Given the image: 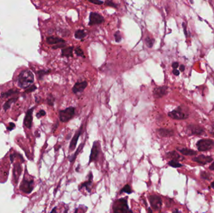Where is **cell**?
Segmentation results:
<instances>
[{
  "label": "cell",
  "mask_w": 214,
  "mask_h": 213,
  "mask_svg": "<svg viewBox=\"0 0 214 213\" xmlns=\"http://www.w3.org/2000/svg\"><path fill=\"white\" fill-rule=\"evenodd\" d=\"M34 82V75L30 70H23L19 73L18 78V86L21 88H27Z\"/></svg>",
  "instance_id": "6da1fadb"
},
{
  "label": "cell",
  "mask_w": 214,
  "mask_h": 213,
  "mask_svg": "<svg viewBox=\"0 0 214 213\" xmlns=\"http://www.w3.org/2000/svg\"><path fill=\"white\" fill-rule=\"evenodd\" d=\"M128 198H121L117 200L113 205V210L114 212H132L129 210L128 205Z\"/></svg>",
  "instance_id": "7a4b0ae2"
},
{
  "label": "cell",
  "mask_w": 214,
  "mask_h": 213,
  "mask_svg": "<svg viewBox=\"0 0 214 213\" xmlns=\"http://www.w3.org/2000/svg\"><path fill=\"white\" fill-rule=\"evenodd\" d=\"M75 114V109L74 107L70 106L65 109L61 110L59 112V117L62 123H66L72 119Z\"/></svg>",
  "instance_id": "3957f363"
},
{
  "label": "cell",
  "mask_w": 214,
  "mask_h": 213,
  "mask_svg": "<svg viewBox=\"0 0 214 213\" xmlns=\"http://www.w3.org/2000/svg\"><path fill=\"white\" fill-rule=\"evenodd\" d=\"M197 147L201 152L209 151L214 147V141L210 139H202L197 142Z\"/></svg>",
  "instance_id": "277c9868"
},
{
  "label": "cell",
  "mask_w": 214,
  "mask_h": 213,
  "mask_svg": "<svg viewBox=\"0 0 214 213\" xmlns=\"http://www.w3.org/2000/svg\"><path fill=\"white\" fill-rule=\"evenodd\" d=\"M168 116L173 120H182L187 119L189 114L184 111L183 108L181 107H178L177 109L168 113Z\"/></svg>",
  "instance_id": "5b68a950"
},
{
  "label": "cell",
  "mask_w": 214,
  "mask_h": 213,
  "mask_svg": "<svg viewBox=\"0 0 214 213\" xmlns=\"http://www.w3.org/2000/svg\"><path fill=\"white\" fill-rule=\"evenodd\" d=\"M46 42L51 45H55L53 46V49H56L63 48L66 46V42L61 38L57 37H48L46 39Z\"/></svg>",
  "instance_id": "8992f818"
},
{
  "label": "cell",
  "mask_w": 214,
  "mask_h": 213,
  "mask_svg": "<svg viewBox=\"0 0 214 213\" xmlns=\"http://www.w3.org/2000/svg\"><path fill=\"white\" fill-rule=\"evenodd\" d=\"M104 18L101 15L97 13L92 12L90 14L89 23L90 26H93L95 25H100L104 22Z\"/></svg>",
  "instance_id": "52a82bcc"
},
{
  "label": "cell",
  "mask_w": 214,
  "mask_h": 213,
  "mask_svg": "<svg viewBox=\"0 0 214 213\" xmlns=\"http://www.w3.org/2000/svg\"><path fill=\"white\" fill-rule=\"evenodd\" d=\"M150 205L155 211L160 210L162 206V200L160 196L157 195H151L149 196Z\"/></svg>",
  "instance_id": "ba28073f"
},
{
  "label": "cell",
  "mask_w": 214,
  "mask_h": 213,
  "mask_svg": "<svg viewBox=\"0 0 214 213\" xmlns=\"http://www.w3.org/2000/svg\"><path fill=\"white\" fill-rule=\"evenodd\" d=\"M100 144H99L98 142L97 141L94 142L92 148V150H91L89 163H90L91 162H93V161H95L98 159L99 153H100Z\"/></svg>",
  "instance_id": "9c48e42d"
},
{
  "label": "cell",
  "mask_w": 214,
  "mask_h": 213,
  "mask_svg": "<svg viewBox=\"0 0 214 213\" xmlns=\"http://www.w3.org/2000/svg\"><path fill=\"white\" fill-rule=\"evenodd\" d=\"M187 132L190 135H202L205 133V130L201 126L190 124L187 126Z\"/></svg>",
  "instance_id": "30bf717a"
},
{
  "label": "cell",
  "mask_w": 214,
  "mask_h": 213,
  "mask_svg": "<svg viewBox=\"0 0 214 213\" xmlns=\"http://www.w3.org/2000/svg\"><path fill=\"white\" fill-rule=\"evenodd\" d=\"M33 180H26L24 179L22 181L20 186L21 190L25 193H30L33 190Z\"/></svg>",
  "instance_id": "8fae6325"
},
{
  "label": "cell",
  "mask_w": 214,
  "mask_h": 213,
  "mask_svg": "<svg viewBox=\"0 0 214 213\" xmlns=\"http://www.w3.org/2000/svg\"><path fill=\"white\" fill-rule=\"evenodd\" d=\"M167 93H168V87L165 86L157 87L153 90L154 96L156 98H161L165 96Z\"/></svg>",
  "instance_id": "7c38bea8"
},
{
  "label": "cell",
  "mask_w": 214,
  "mask_h": 213,
  "mask_svg": "<svg viewBox=\"0 0 214 213\" xmlns=\"http://www.w3.org/2000/svg\"><path fill=\"white\" fill-rule=\"evenodd\" d=\"M82 129H83V124H81V126H80V129H79L78 130V131L76 132V133H75V135L73 137L72 139H71V141L70 142V147H69L70 150L73 151L74 149L75 148H76L77 142L78 141L79 137H80V136L81 135V134Z\"/></svg>",
  "instance_id": "4fadbf2b"
},
{
  "label": "cell",
  "mask_w": 214,
  "mask_h": 213,
  "mask_svg": "<svg viewBox=\"0 0 214 213\" xmlns=\"http://www.w3.org/2000/svg\"><path fill=\"white\" fill-rule=\"evenodd\" d=\"M193 160L195 161V162H197L199 164L205 165V164H207L208 163H211L213 161V158L211 156L201 155H199V156L194 157Z\"/></svg>",
  "instance_id": "5bb4252c"
},
{
  "label": "cell",
  "mask_w": 214,
  "mask_h": 213,
  "mask_svg": "<svg viewBox=\"0 0 214 213\" xmlns=\"http://www.w3.org/2000/svg\"><path fill=\"white\" fill-rule=\"evenodd\" d=\"M34 110V108L29 109L28 111L26 116L24 120V124L27 128L30 129L32 126V121H33V111Z\"/></svg>",
  "instance_id": "9a60e30c"
},
{
  "label": "cell",
  "mask_w": 214,
  "mask_h": 213,
  "mask_svg": "<svg viewBox=\"0 0 214 213\" xmlns=\"http://www.w3.org/2000/svg\"><path fill=\"white\" fill-rule=\"evenodd\" d=\"M87 85H88V83H87V82L85 81L82 82H77L75 83V85L73 87L72 91L75 94L81 93L86 88Z\"/></svg>",
  "instance_id": "2e32d148"
},
{
  "label": "cell",
  "mask_w": 214,
  "mask_h": 213,
  "mask_svg": "<svg viewBox=\"0 0 214 213\" xmlns=\"http://www.w3.org/2000/svg\"><path fill=\"white\" fill-rule=\"evenodd\" d=\"M157 132L161 137H171L174 135V131L172 129L166 128H160L157 130Z\"/></svg>",
  "instance_id": "e0dca14e"
},
{
  "label": "cell",
  "mask_w": 214,
  "mask_h": 213,
  "mask_svg": "<svg viewBox=\"0 0 214 213\" xmlns=\"http://www.w3.org/2000/svg\"><path fill=\"white\" fill-rule=\"evenodd\" d=\"M88 181H85V182L83 183L80 187H79V190H80V189L83 188H86V190L88 191V192H90L91 191V189H90V186L92 185V181H93V174L92 172H90L89 175L88 176Z\"/></svg>",
  "instance_id": "ac0fdd59"
},
{
  "label": "cell",
  "mask_w": 214,
  "mask_h": 213,
  "mask_svg": "<svg viewBox=\"0 0 214 213\" xmlns=\"http://www.w3.org/2000/svg\"><path fill=\"white\" fill-rule=\"evenodd\" d=\"M166 156L168 158L172 159L173 160H175V161H182L184 159V157L181 156L179 154L177 153L176 151H170L166 153Z\"/></svg>",
  "instance_id": "d6986e66"
},
{
  "label": "cell",
  "mask_w": 214,
  "mask_h": 213,
  "mask_svg": "<svg viewBox=\"0 0 214 213\" xmlns=\"http://www.w3.org/2000/svg\"><path fill=\"white\" fill-rule=\"evenodd\" d=\"M177 150L180 153H181L182 155H185V156H194V155H196L197 154V151L193 150V149H188L187 148H177Z\"/></svg>",
  "instance_id": "ffe728a7"
},
{
  "label": "cell",
  "mask_w": 214,
  "mask_h": 213,
  "mask_svg": "<svg viewBox=\"0 0 214 213\" xmlns=\"http://www.w3.org/2000/svg\"><path fill=\"white\" fill-rule=\"evenodd\" d=\"M73 47L70 46L66 48L65 49H63L61 50V56L63 57H72L73 56Z\"/></svg>",
  "instance_id": "44dd1931"
},
{
  "label": "cell",
  "mask_w": 214,
  "mask_h": 213,
  "mask_svg": "<svg viewBox=\"0 0 214 213\" xmlns=\"http://www.w3.org/2000/svg\"><path fill=\"white\" fill-rule=\"evenodd\" d=\"M84 145H85V143H83V144H80V146H79V147L77 148V150L76 151V152L75 153V154H73V155H71L70 157H69V160L70 161V163H73L74 162L75 160L76 159V158H77V156L78 155V153H80V151L83 149V146H84Z\"/></svg>",
  "instance_id": "7402d4cb"
},
{
  "label": "cell",
  "mask_w": 214,
  "mask_h": 213,
  "mask_svg": "<svg viewBox=\"0 0 214 213\" xmlns=\"http://www.w3.org/2000/svg\"><path fill=\"white\" fill-rule=\"evenodd\" d=\"M86 36V33L83 30H78L76 31V32L75 33V37L77 39H81L84 38Z\"/></svg>",
  "instance_id": "603a6c76"
},
{
  "label": "cell",
  "mask_w": 214,
  "mask_h": 213,
  "mask_svg": "<svg viewBox=\"0 0 214 213\" xmlns=\"http://www.w3.org/2000/svg\"><path fill=\"white\" fill-rule=\"evenodd\" d=\"M17 100V98H11V99L9 100L5 104V105H4L3 108H4V109L5 110V111H6L7 109H8L10 108L11 105L14 103V102Z\"/></svg>",
  "instance_id": "cb8c5ba5"
},
{
  "label": "cell",
  "mask_w": 214,
  "mask_h": 213,
  "mask_svg": "<svg viewBox=\"0 0 214 213\" xmlns=\"http://www.w3.org/2000/svg\"><path fill=\"white\" fill-rule=\"evenodd\" d=\"M168 164L169 166H172L173 168H180V167H182L183 166V165L181 164L180 163H179L177 161H175V160H171L168 163Z\"/></svg>",
  "instance_id": "d4e9b609"
},
{
  "label": "cell",
  "mask_w": 214,
  "mask_h": 213,
  "mask_svg": "<svg viewBox=\"0 0 214 213\" xmlns=\"http://www.w3.org/2000/svg\"><path fill=\"white\" fill-rule=\"evenodd\" d=\"M145 43L146 46H147L148 48H152L155 43V39L152 38H150V36H147L145 38Z\"/></svg>",
  "instance_id": "484cf974"
},
{
  "label": "cell",
  "mask_w": 214,
  "mask_h": 213,
  "mask_svg": "<svg viewBox=\"0 0 214 213\" xmlns=\"http://www.w3.org/2000/svg\"><path fill=\"white\" fill-rule=\"evenodd\" d=\"M16 93H18V91H17L13 90V89H11V90L8 91H7V92L3 93L1 94V97L2 98H6L9 97V96H11V95H13V94H16Z\"/></svg>",
  "instance_id": "4316f807"
},
{
  "label": "cell",
  "mask_w": 214,
  "mask_h": 213,
  "mask_svg": "<svg viewBox=\"0 0 214 213\" xmlns=\"http://www.w3.org/2000/svg\"><path fill=\"white\" fill-rule=\"evenodd\" d=\"M122 192L127 193V194H131V193L132 192V189H131L129 184H126L125 186L121 189V190L120 191V193H122Z\"/></svg>",
  "instance_id": "83f0119b"
},
{
  "label": "cell",
  "mask_w": 214,
  "mask_h": 213,
  "mask_svg": "<svg viewBox=\"0 0 214 213\" xmlns=\"http://www.w3.org/2000/svg\"><path fill=\"white\" fill-rule=\"evenodd\" d=\"M105 5L107 6L115 8H117V5H116V4L114 3L112 1H111V0H106V1H105Z\"/></svg>",
  "instance_id": "f1b7e54d"
},
{
  "label": "cell",
  "mask_w": 214,
  "mask_h": 213,
  "mask_svg": "<svg viewBox=\"0 0 214 213\" xmlns=\"http://www.w3.org/2000/svg\"><path fill=\"white\" fill-rule=\"evenodd\" d=\"M75 54L78 56H84V52H83V51L80 48V47H77V48L75 49Z\"/></svg>",
  "instance_id": "f546056e"
},
{
  "label": "cell",
  "mask_w": 214,
  "mask_h": 213,
  "mask_svg": "<svg viewBox=\"0 0 214 213\" xmlns=\"http://www.w3.org/2000/svg\"><path fill=\"white\" fill-rule=\"evenodd\" d=\"M55 100V98L52 95H51V94H50L49 96L48 97V98H47L48 104L50 106H53Z\"/></svg>",
  "instance_id": "4dcf8cb0"
},
{
  "label": "cell",
  "mask_w": 214,
  "mask_h": 213,
  "mask_svg": "<svg viewBox=\"0 0 214 213\" xmlns=\"http://www.w3.org/2000/svg\"><path fill=\"white\" fill-rule=\"evenodd\" d=\"M200 176L202 178L205 179L209 180L210 179H211V175H209L208 173L207 172H204V171L202 172L200 174Z\"/></svg>",
  "instance_id": "1f68e13d"
},
{
  "label": "cell",
  "mask_w": 214,
  "mask_h": 213,
  "mask_svg": "<svg viewBox=\"0 0 214 213\" xmlns=\"http://www.w3.org/2000/svg\"><path fill=\"white\" fill-rule=\"evenodd\" d=\"M49 72H50V70H48V71H44V70H41L39 71H38V74L39 75V79H41V78L45 75V74H48Z\"/></svg>",
  "instance_id": "d6a6232c"
},
{
  "label": "cell",
  "mask_w": 214,
  "mask_h": 213,
  "mask_svg": "<svg viewBox=\"0 0 214 213\" xmlns=\"http://www.w3.org/2000/svg\"><path fill=\"white\" fill-rule=\"evenodd\" d=\"M115 41L116 42H120L121 40V36L120 33L119 31H117V32L115 34Z\"/></svg>",
  "instance_id": "836d02e7"
},
{
  "label": "cell",
  "mask_w": 214,
  "mask_h": 213,
  "mask_svg": "<svg viewBox=\"0 0 214 213\" xmlns=\"http://www.w3.org/2000/svg\"><path fill=\"white\" fill-rule=\"evenodd\" d=\"M88 1L90 3L95 4V5H101L103 3H104V2L101 1V0H88Z\"/></svg>",
  "instance_id": "e575fe53"
},
{
  "label": "cell",
  "mask_w": 214,
  "mask_h": 213,
  "mask_svg": "<svg viewBox=\"0 0 214 213\" xmlns=\"http://www.w3.org/2000/svg\"><path fill=\"white\" fill-rule=\"evenodd\" d=\"M46 115V112L44 111V110H40L37 114V117L38 118L41 117V116H44Z\"/></svg>",
  "instance_id": "d590c367"
},
{
  "label": "cell",
  "mask_w": 214,
  "mask_h": 213,
  "mask_svg": "<svg viewBox=\"0 0 214 213\" xmlns=\"http://www.w3.org/2000/svg\"><path fill=\"white\" fill-rule=\"evenodd\" d=\"M182 26H183V29H184V34L185 35L186 37H187V25L185 23H182Z\"/></svg>",
  "instance_id": "8d00e7d4"
},
{
  "label": "cell",
  "mask_w": 214,
  "mask_h": 213,
  "mask_svg": "<svg viewBox=\"0 0 214 213\" xmlns=\"http://www.w3.org/2000/svg\"><path fill=\"white\" fill-rule=\"evenodd\" d=\"M36 89H37V87H36L35 86H34V85L31 86H30V87H29V89H27L26 92H27V93H28V92H31V91H35Z\"/></svg>",
  "instance_id": "74e56055"
},
{
  "label": "cell",
  "mask_w": 214,
  "mask_h": 213,
  "mask_svg": "<svg viewBox=\"0 0 214 213\" xmlns=\"http://www.w3.org/2000/svg\"><path fill=\"white\" fill-rule=\"evenodd\" d=\"M14 127H15L14 124L13 123H10L9 126H8V129L9 131H11V130H13L14 129Z\"/></svg>",
  "instance_id": "f35d334b"
},
{
  "label": "cell",
  "mask_w": 214,
  "mask_h": 213,
  "mask_svg": "<svg viewBox=\"0 0 214 213\" xmlns=\"http://www.w3.org/2000/svg\"><path fill=\"white\" fill-rule=\"evenodd\" d=\"M178 66H179V64H178V62H174V63H172V68L173 69H177L178 68Z\"/></svg>",
  "instance_id": "ab89813d"
},
{
  "label": "cell",
  "mask_w": 214,
  "mask_h": 213,
  "mask_svg": "<svg viewBox=\"0 0 214 213\" xmlns=\"http://www.w3.org/2000/svg\"><path fill=\"white\" fill-rule=\"evenodd\" d=\"M173 73L174 75L178 76L180 74V71L178 70H177V69H173Z\"/></svg>",
  "instance_id": "60d3db41"
},
{
  "label": "cell",
  "mask_w": 214,
  "mask_h": 213,
  "mask_svg": "<svg viewBox=\"0 0 214 213\" xmlns=\"http://www.w3.org/2000/svg\"><path fill=\"white\" fill-rule=\"evenodd\" d=\"M210 133H211V134L212 135H213L214 136V123L212 126V128H211V131H210Z\"/></svg>",
  "instance_id": "b9f144b4"
},
{
  "label": "cell",
  "mask_w": 214,
  "mask_h": 213,
  "mask_svg": "<svg viewBox=\"0 0 214 213\" xmlns=\"http://www.w3.org/2000/svg\"><path fill=\"white\" fill-rule=\"evenodd\" d=\"M185 66L184 65H182L180 66V71H182V72H183V71H185Z\"/></svg>",
  "instance_id": "7bdbcfd3"
},
{
  "label": "cell",
  "mask_w": 214,
  "mask_h": 213,
  "mask_svg": "<svg viewBox=\"0 0 214 213\" xmlns=\"http://www.w3.org/2000/svg\"><path fill=\"white\" fill-rule=\"evenodd\" d=\"M209 169L211 170H214V162L211 164V165L209 166Z\"/></svg>",
  "instance_id": "ee69618b"
},
{
  "label": "cell",
  "mask_w": 214,
  "mask_h": 213,
  "mask_svg": "<svg viewBox=\"0 0 214 213\" xmlns=\"http://www.w3.org/2000/svg\"><path fill=\"white\" fill-rule=\"evenodd\" d=\"M58 122L57 121V123H56V124H55V126H54V128H53V132H54V131H55V130H56V129H57V127H58Z\"/></svg>",
  "instance_id": "f6af8a7d"
},
{
  "label": "cell",
  "mask_w": 214,
  "mask_h": 213,
  "mask_svg": "<svg viewBox=\"0 0 214 213\" xmlns=\"http://www.w3.org/2000/svg\"><path fill=\"white\" fill-rule=\"evenodd\" d=\"M211 186L213 189H214V181H213V182L211 183Z\"/></svg>",
  "instance_id": "bcb514c9"
},
{
  "label": "cell",
  "mask_w": 214,
  "mask_h": 213,
  "mask_svg": "<svg viewBox=\"0 0 214 213\" xmlns=\"http://www.w3.org/2000/svg\"><path fill=\"white\" fill-rule=\"evenodd\" d=\"M56 210H57V208H55L53 209V210L52 211H51V212H56Z\"/></svg>",
  "instance_id": "7dc6e473"
},
{
  "label": "cell",
  "mask_w": 214,
  "mask_h": 213,
  "mask_svg": "<svg viewBox=\"0 0 214 213\" xmlns=\"http://www.w3.org/2000/svg\"><path fill=\"white\" fill-rule=\"evenodd\" d=\"M148 212H152L153 211L152 210H150V208H148Z\"/></svg>",
  "instance_id": "c3c4849f"
},
{
  "label": "cell",
  "mask_w": 214,
  "mask_h": 213,
  "mask_svg": "<svg viewBox=\"0 0 214 213\" xmlns=\"http://www.w3.org/2000/svg\"><path fill=\"white\" fill-rule=\"evenodd\" d=\"M173 212H180V211H178V210H175V211H174Z\"/></svg>",
  "instance_id": "681fc988"
}]
</instances>
